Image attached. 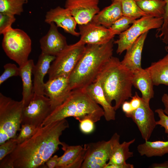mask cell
Wrapping results in <instances>:
<instances>
[{
  "label": "cell",
  "instance_id": "cell-1",
  "mask_svg": "<svg viewBox=\"0 0 168 168\" xmlns=\"http://www.w3.org/2000/svg\"><path fill=\"white\" fill-rule=\"evenodd\" d=\"M69 127L65 119L40 127L30 138L18 144L6 159L11 168H36L44 165L63 144L60 136Z\"/></svg>",
  "mask_w": 168,
  "mask_h": 168
},
{
  "label": "cell",
  "instance_id": "cell-2",
  "mask_svg": "<svg viewBox=\"0 0 168 168\" xmlns=\"http://www.w3.org/2000/svg\"><path fill=\"white\" fill-rule=\"evenodd\" d=\"M113 39L101 45L87 44L84 53L69 77L71 90L84 89L94 82L112 56Z\"/></svg>",
  "mask_w": 168,
  "mask_h": 168
},
{
  "label": "cell",
  "instance_id": "cell-3",
  "mask_svg": "<svg viewBox=\"0 0 168 168\" xmlns=\"http://www.w3.org/2000/svg\"><path fill=\"white\" fill-rule=\"evenodd\" d=\"M133 75V72L118 58L112 56L96 78V81L100 83L108 102L112 105V101H115V111L132 97Z\"/></svg>",
  "mask_w": 168,
  "mask_h": 168
},
{
  "label": "cell",
  "instance_id": "cell-4",
  "mask_svg": "<svg viewBox=\"0 0 168 168\" xmlns=\"http://www.w3.org/2000/svg\"><path fill=\"white\" fill-rule=\"evenodd\" d=\"M104 115L102 108L90 97L84 89L73 90L66 100L52 111L41 127L69 117H73L79 122L89 119L95 123Z\"/></svg>",
  "mask_w": 168,
  "mask_h": 168
},
{
  "label": "cell",
  "instance_id": "cell-5",
  "mask_svg": "<svg viewBox=\"0 0 168 168\" xmlns=\"http://www.w3.org/2000/svg\"><path fill=\"white\" fill-rule=\"evenodd\" d=\"M23 107L22 100L16 101L0 93V145L16 138L21 128Z\"/></svg>",
  "mask_w": 168,
  "mask_h": 168
},
{
  "label": "cell",
  "instance_id": "cell-6",
  "mask_svg": "<svg viewBox=\"0 0 168 168\" xmlns=\"http://www.w3.org/2000/svg\"><path fill=\"white\" fill-rule=\"evenodd\" d=\"M2 47L7 55L21 67L28 60L31 40L24 31L12 28L3 35Z\"/></svg>",
  "mask_w": 168,
  "mask_h": 168
},
{
  "label": "cell",
  "instance_id": "cell-7",
  "mask_svg": "<svg viewBox=\"0 0 168 168\" xmlns=\"http://www.w3.org/2000/svg\"><path fill=\"white\" fill-rule=\"evenodd\" d=\"M86 44L77 42L67 46L56 56L48 73L49 80L69 77L84 52Z\"/></svg>",
  "mask_w": 168,
  "mask_h": 168
},
{
  "label": "cell",
  "instance_id": "cell-8",
  "mask_svg": "<svg viewBox=\"0 0 168 168\" xmlns=\"http://www.w3.org/2000/svg\"><path fill=\"white\" fill-rule=\"evenodd\" d=\"M120 138L115 133L108 141L84 144L86 152L81 168H105Z\"/></svg>",
  "mask_w": 168,
  "mask_h": 168
},
{
  "label": "cell",
  "instance_id": "cell-9",
  "mask_svg": "<svg viewBox=\"0 0 168 168\" xmlns=\"http://www.w3.org/2000/svg\"><path fill=\"white\" fill-rule=\"evenodd\" d=\"M163 17L156 18L148 15L136 19L126 30L119 34V37L114 43L117 45L116 53L121 54L129 48L142 34L151 29L160 28Z\"/></svg>",
  "mask_w": 168,
  "mask_h": 168
},
{
  "label": "cell",
  "instance_id": "cell-10",
  "mask_svg": "<svg viewBox=\"0 0 168 168\" xmlns=\"http://www.w3.org/2000/svg\"><path fill=\"white\" fill-rule=\"evenodd\" d=\"M52 111L49 98L34 93L28 105L23 107L21 124H28L40 128Z\"/></svg>",
  "mask_w": 168,
  "mask_h": 168
},
{
  "label": "cell",
  "instance_id": "cell-11",
  "mask_svg": "<svg viewBox=\"0 0 168 168\" xmlns=\"http://www.w3.org/2000/svg\"><path fill=\"white\" fill-rule=\"evenodd\" d=\"M80 38L78 42L85 44L101 45L113 39L115 35L109 28L91 21L79 25Z\"/></svg>",
  "mask_w": 168,
  "mask_h": 168
},
{
  "label": "cell",
  "instance_id": "cell-12",
  "mask_svg": "<svg viewBox=\"0 0 168 168\" xmlns=\"http://www.w3.org/2000/svg\"><path fill=\"white\" fill-rule=\"evenodd\" d=\"M99 0H66L65 8L68 9L77 24H86L100 11Z\"/></svg>",
  "mask_w": 168,
  "mask_h": 168
},
{
  "label": "cell",
  "instance_id": "cell-13",
  "mask_svg": "<svg viewBox=\"0 0 168 168\" xmlns=\"http://www.w3.org/2000/svg\"><path fill=\"white\" fill-rule=\"evenodd\" d=\"M126 117L131 118L136 124L145 141L148 140L157 125L154 113L149 104L142 100L140 106Z\"/></svg>",
  "mask_w": 168,
  "mask_h": 168
},
{
  "label": "cell",
  "instance_id": "cell-14",
  "mask_svg": "<svg viewBox=\"0 0 168 168\" xmlns=\"http://www.w3.org/2000/svg\"><path fill=\"white\" fill-rule=\"evenodd\" d=\"M72 91L68 77H59L45 83L44 95L50 99L52 111L66 100Z\"/></svg>",
  "mask_w": 168,
  "mask_h": 168
},
{
  "label": "cell",
  "instance_id": "cell-15",
  "mask_svg": "<svg viewBox=\"0 0 168 168\" xmlns=\"http://www.w3.org/2000/svg\"><path fill=\"white\" fill-rule=\"evenodd\" d=\"M48 32L40 40L41 53L56 56L68 45L66 38L58 30L54 22L50 24Z\"/></svg>",
  "mask_w": 168,
  "mask_h": 168
},
{
  "label": "cell",
  "instance_id": "cell-16",
  "mask_svg": "<svg viewBox=\"0 0 168 168\" xmlns=\"http://www.w3.org/2000/svg\"><path fill=\"white\" fill-rule=\"evenodd\" d=\"M45 22L49 24L51 22L55 24L58 27L62 28L64 31L76 36H80L76 30L77 23L69 10L58 6L51 9L45 16Z\"/></svg>",
  "mask_w": 168,
  "mask_h": 168
},
{
  "label": "cell",
  "instance_id": "cell-17",
  "mask_svg": "<svg viewBox=\"0 0 168 168\" xmlns=\"http://www.w3.org/2000/svg\"><path fill=\"white\" fill-rule=\"evenodd\" d=\"M63 154L59 157L56 168H80L83 162L86 149L80 145L69 146L63 142Z\"/></svg>",
  "mask_w": 168,
  "mask_h": 168
},
{
  "label": "cell",
  "instance_id": "cell-18",
  "mask_svg": "<svg viewBox=\"0 0 168 168\" xmlns=\"http://www.w3.org/2000/svg\"><path fill=\"white\" fill-rule=\"evenodd\" d=\"M55 57L42 53L39 55L37 62L34 65L32 70L34 76L33 84L35 93L45 95L44 78L48 72L51 63L54 60Z\"/></svg>",
  "mask_w": 168,
  "mask_h": 168
},
{
  "label": "cell",
  "instance_id": "cell-19",
  "mask_svg": "<svg viewBox=\"0 0 168 168\" xmlns=\"http://www.w3.org/2000/svg\"><path fill=\"white\" fill-rule=\"evenodd\" d=\"M148 32L141 35L126 50L122 64L133 73L142 68V51Z\"/></svg>",
  "mask_w": 168,
  "mask_h": 168
},
{
  "label": "cell",
  "instance_id": "cell-20",
  "mask_svg": "<svg viewBox=\"0 0 168 168\" xmlns=\"http://www.w3.org/2000/svg\"><path fill=\"white\" fill-rule=\"evenodd\" d=\"M135 141L134 138L121 143L118 142L115 147L105 168H133V165L126 161L133 156V152L130 151L129 147Z\"/></svg>",
  "mask_w": 168,
  "mask_h": 168
},
{
  "label": "cell",
  "instance_id": "cell-21",
  "mask_svg": "<svg viewBox=\"0 0 168 168\" xmlns=\"http://www.w3.org/2000/svg\"><path fill=\"white\" fill-rule=\"evenodd\" d=\"M132 83L133 86L141 92L143 101L149 104L150 100L154 96V85L146 68H142L133 73Z\"/></svg>",
  "mask_w": 168,
  "mask_h": 168
},
{
  "label": "cell",
  "instance_id": "cell-22",
  "mask_svg": "<svg viewBox=\"0 0 168 168\" xmlns=\"http://www.w3.org/2000/svg\"><path fill=\"white\" fill-rule=\"evenodd\" d=\"M90 97L102 107L104 116L108 121L115 119L116 112L114 106L107 101L100 83L96 81L84 89Z\"/></svg>",
  "mask_w": 168,
  "mask_h": 168
},
{
  "label": "cell",
  "instance_id": "cell-23",
  "mask_svg": "<svg viewBox=\"0 0 168 168\" xmlns=\"http://www.w3.org/2000/svg\"><path fill=\"white\" fill-rule=\"evenodd\" d=\"M110 5L100 11L93 17L92 21L98 25L109 28L123 15L121 3L118 0H114Z\"/></svg>",
  "mask_w": 168,
  "mask_h": 168
},
{
  "label": "cell",
  "instance_id": "cell-24",
  "mask_svg": "<svg viewBox=\"0 0 168 168\" xmlns=\"http://www.w3.org/2000/svg\"><path fill=\"white\" fill-rule=\"evenodd\" d=\"M35 64L32 59H29L21 67L20 75L22 82V101L24 107L27 106L32 98L34 94L33 84L31 78L32 70Z\"/></svg>",
  "mask_w": 168,
  "mask_h": 168
},
{
  "label": "cell",
  "instance_id": "cell-25",
  "mask_svg": "<svg viewBox=\"0 0 168 168\" xmlns=\"http://www.w3.org/2000/svg\"><path fill=\"white\" fill-rule=\"evenodd\" d=\"M146 68L154 85L162 84L168 86V53L159 60L152 63Z\"/></svg>",
  "mask_w": 168,
  "mask_h": 168
},
{
  "label": "cell",
  "instance_id": "cell-26",
  "mask_svg": "<svg viewBox=\"0 0 168 168\" xmlns=\"http://www.w3.org/2000/svg\"><path fill=\"white\" fill-rule=\"evenodd\" d=\"M138 152L141 156L148 157L153 156H162L168 153V140L167 141H145L137 147Z\"/></svg>",
  "mask_w": 168,
  "mask_h": 168
},
{
  "label": "cell",
  "instance_id": "cell-27",
  "mask_svg": "<svg viewBox=\"0 0 168 168\" xmlns=\"http://www.w3.org/2000/svg\"><path fill=\"white\" fill-rule=\"evenodd\" d=\"M140 9L147 15L154 17H163L166 2L164 0H142L136 2Z\"/></svg>",
  "mask_w": 168,
  "mask_h": 168
},
{
  "label": "cell",
  "instance_id": "cell-28",
  "mask_svg": "<svg viewBox=\"0 0 168 168\" xmlns=\"http://www.w3.org/2000/svg\"><path fill=\"white\" fill-rule=\"evenodd\" d=\"M28 0H0V13L13 16L20 15L23 6Z\"/></svg>",
  "mask_w": 168,
  "mask_h": 168
},
{
  "label": "cell",
  "instance_id": "cell-29",
  "mask_svg": "<svg viewBox=\"0 0 168 168\" xmlns=\"http://www.w3.org/2000/svg\"><path fill=\"white\" fill-rule=\"evenodd\" d=\"M118 0L121 3L123 15L135 19L147 15L140 9L134 0Z\"/></svg>",
  "mask_w": 168,
  "mask_h": 168
},
{
  "label": "cell",
  "instance_id": "cell-30",
  "mask_svg": "<svg viewBox=\"0 0 168 168\" xmlns=\"http://www.w3.org/2000/svg\"><path fill=\"white\" fill-rule=\"evenodd\" d=\"M166 2L165 12L163 16V22L161 26L157 29L156 36L159 38L165 45V49L168 50V0Z\"/></svg>",
  "mask_w": 168,
  "mask_h": 168
},
{
  "label": "cell",
  "instance_id": "cell-31",
  "mask_svg": "<svg viewBox=\"0 0 168 168\" xmlns=\"http://www.w3.org/2000/svg\"><path fill=\"white\" fill-rule=\"evenodd\" d=\"M130 17L123 15L109 28L114 34L119 35L128 29L136 20Z\"/></svg>",
  "mask_w": 168,
  "mask_h": 168
},
{
  "label": "cell",
  "instance_id": "cell-32",
  "mask_svg": "<svg viewBox=\"0 0 168 168\" xmlns=\"http://www.w3.org/2000/svg\"><path fill=\"white\" fill-rule=\"evenodd\" d=\"M39 128L28 124H21L20 133L16 138L18 144L30 138L36 133Z\"/></svg>",
  "mask_w": 168,
  "mask_h": 168
},
{
  "label": "cell",
  "instance_id": "cell-33",
  "mask_svg": "<svg viewBox=\"0 0 168 168\" xmlns=\"http://www.w3.org/2000/svg\"><path fill=\"white\" fill-rule=\"evenodd\" d=\"M4 71L0 76L1 85L8 78L12 77L20 76V69L14 64L7 63L4 66Z\"/></svg>",
  "mask_w": 168,
  "mask_h": 168
},
{
  "label": "cell",
  "instance_id": "cell-34",
  "mask_svg": "<svg viewBox=\"0 0 168 168\" xmlns=\"http://www.w3.org/2000/svg\"><path fill=\"white\" fill-rule=\"evenodd\" d=\"M18 144L16 138H11L0 145V161L13 152Z\"/></svg>",
  "mask_w": 168,
  "mask_h": 168
},
{
  "label": "cell",
  "instance_id": "cell-35",
  "mask_svg": "<svg viewBox=\"0 0 168 168\" xmlns=\"http://www.w3.org/2000/svg\"><path fill=\"white\" fill-rule=\"evenodd\" d=\"M16 20L15 16L0 13V34L3 35L12 29Z\"/></svg>",
  "mask_w": 168,
  "mask_h": 168
},
{
  "label": "cell",
  "instance_id": "cell-36",
  "mask_svg": "<svg viewBox=\"0 0 168 168\" xmlns=\"http://www.w3.org/2000/svg\"><path fill=\"white\" fill-rule=\"evenodd\" d=\"M79 128L81 132L85 134H89L95 129L94 122L89 119H85L79 122Z\"/></svg>",
  "mask_w": 168,
  "mask_h": 168
},
{
  "label": "cell",
  "instance_id": "cell-37",
  "mask_svg": "<svg viewBox=\"0 0 168 168\" xmlns=\"http://www.w3.org/2000/svg\"><path fill=\"white\" fill-rule=\"evenodd\" d=\"M155 112L157 114L159 118V120L156 121L157 125H160L164 128L165 133L168 134V116L165 114L163 110L161 108L156 110Z\"/></svg>",
  "mask_w": 168,
  "mask_h": 168
},
{
  "label": "cell",
  "instance_id": "cell-38",
  "mask_svg": "<svg viewBox=\"0 0 168 168\" xmlns=\"http://www.w3.org/2000/svg\"><path fill=\"white\" fill-rule=\"evenodd\" d=\"M142 102V98L138 96L137 92H135L134 96H132L130 101L134 110L137 109L140 106Z\"/></svg>",
  "mask_w": 168,
  "mask_h": 168
},
{
  "label": "cell",
  "instance_id": "cell-39",
  "mask_svg": "<svg viewBox=\"0 0 168 168\" xmlns=\"http://www.w3.org/2000/svg\"><path fill=\"white\" fill-rule=\"evenodd\" d=\"M58 157L57 155L51 156L45 162V164L46 166L49 168H56Z\"/></svg>",
  "mask_w": 168,
  "mask_h": 168
},
{
  "label": "cell",
  "instance_id": "cell-40",
  "mask_svg": "<svg viewBox=\"0 0 168 168\" xmlns=\"http://www.w3.org/2000/svg\"><path fill=\"white\" fill-rule=\"evenodd\" d=\"M121 106L122 111L125 113L126 116L131 113L134 110L130 101H125L123 103Z\"/></svg>",
  "mask_w": 168,
  "mask_h": 168
},
{
  "label": "cell",
  "instance_id": "cell-41",
  "mask_svg": "<svg viewBox=\"0 0 168 168\" xmlns=\"http://www.w3.org/2000/svg\"><path fill=\"white\" fill-rule=\"evenodd\" d=\"M161 101L164 105V112L168 115V94L167 93L163 94L161 97Z\"/></svg>",
  "mask_w": 168,
  "mask_h": 168
},
{
  "label": "cell",
  "instance_id": "cell-42",
  "mask_svg": "<svg viewBox=\"0 0 168 168\" xmlns=\"http://www.w3.org/2000/svg\"><path fill=\"white\" fill-rule=\"evenodd\" d=\"M149 167L151 168H168V160L162 163L152 164Z\"/></svg>",
  "mask_w": 168,
  "mask_h": 168
},
{
  "label": "cell",
  "instance_id": "cell-43",
  "mask_svg": "<svg viewBox=\"0 0 168 168\" xmlns=\"http://www.w3.org/2000/svg\"><path fill=\"white\" fill-rule=\"evenodd\" d=\"M136 2L142 0H134Z\"/></svg>",
  "mask_w": 168,
  "mask_h": 168
}]
</instances>
